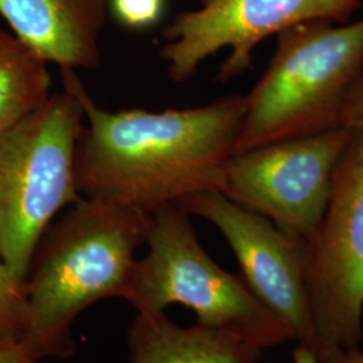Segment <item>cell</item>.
Masks as SVG:
<instances>
[{
  "label": "cell",
  "mask_w": 363,
  "mask_h": 363,
  "mask_svg": "<svg viewBox=\"0 0 363 363\" xmlns=\"http://www.w3.org/2000/svg\"><path fill=\"white\" fill-rule=\"evenodd\" d=\"M77 96L85 125L77 148L79 194L155 214L182 199L222 191L245 115V96L220 97L196 108L106 111L76 70L61 69Z\"/></svg>",
  "instance_id": "obj_1"
},
{
  "label": "cell",
  "mask_w": 363,
  "mask_h": 363,
  "mask_svg": "<svg viewBox=\"0 0 363 363\" xmlns=\"http://www.w3.org/2000/svg\"><path fill=\"white\" fill-rule=\"evenodd\" d=\"M151 216L82 196L43 233L27 273L28 312L21 346L38 359L69 358L72 327L93 304L125 298Z\"/></svg>",
  "instance_id": "obj_2"
},
{
  "label": "cell",
  "mask_w": 363,
  "mask_h": 363,
  "mask_svg": "<svg viewBox=\"0 0 363 363\" xmlns=\"http://www.w3.org/2000/svg\"><path fill=\"white\" fill-rule=\"evenodd\" d=\"M363 72V18L311 21L277 35L269 65L245 96L234 154L337 128Z\"/></svg>",
  "instance_id": "obj_3"
},
{
  "label": "cell",
  "mask_w": 363,
  "mask_h": 363,
  "mask_svg": "<svg viewBox=\"0 0 363 363\" xmlns=\"http://www.w3.org/2000/svg\"><path fill=\"white\" fill-rule=\"evenodd\" d=\"M145 245L125 298L138 313H163L172 304L194 312L196 325L268 349L294 340L250 292L241 274L223 269L199 242L190 216L177 206L151 214Z\"/></svg>",
  "instance_id": "obj_4"
},
{
  "label": "cell",
  "mask_w": 363,
  "mask_h": 363,
  "mask_svg": "<svg viewBox=\"0 0 363 363\" xmlns=\"http://www.w3.org/2000/svg\"><path fill=\"white\" fill-rule=\"evenodd\" d=\"M84 125L82 105L64 86L0 133V250L22 280L52 220L82 198L76 163Z\"/></svg>",
  "instance_id": "obj_5"
},
{
  "label": "cell",
  "mask_w": 363,
  "mask_h": 363,
  "mask_svg": "<svg viewBox=\"0 0 363 363\" xmlns=\"http://www.w3.org/2000/svg\"><path fill=\"white\" fill-rule=\"evenodd\" d=\"M304 276L318 358L359 349L363 335V140L337 164L323 217L304 241Z\"/></svg>",
  "instance_id": "obj_6"
},
{
  "label": "cell",
  "mask_w": 363,
  "mask_h": 363,
  "mask_svg": "<svg viewBox=\"0 0 363 363\" xmlns=\"http://www.w3.org/2000/svg\"><path fill=\"white\" fill-rule=\"evenodd\" d=\"M352 136L337 127L234 154L225 166L220 193L304 242L323 217Z\"/></svg>",
  "instance_id": "obj_7"
},
{
  "label": "cell",
  "mask_w": 363,
  "mask_h": 363,
  "mask_svg": "<svg viewBox=\"0 0 363 363\" xmlns=\"http://www.w3.org/2000/svg\"><path fill=\"white\" fill-rule=\"evenodd\" d=\"M196 10L182 11L162 31L160 57L169 77L182 84L217 52L229 49L220 65V82L252 69L253 52L262 40L288 27L311 21L347 23L362 0H199Z\"/></svg>",
  "instance_id": "obj_8"
},
{
  "label": "cell",
  "mask_w": 363,
  "mask_h": 363,
  "mask_svg": "<svg viewBox=\"0 0 363 363\" xmlns=\"http://www.w3.org/2000/svg\"><path fill=\"white\" fill-rule=\"evenodd\" d=\"M177 208L208 220L220 232L250 292L286 325L294 340L318 352L304 276V242L220 191L190 195Z\"/></svg>",
  "instance_id": "obj_9"
},
{
  "label": "cell",
  "mask_w": 363,
  "mask_h": 363,
  "mask_svg": "<svg viewBox=\"0 0 363 363\" xmlns=\"http://www.w3.org/2000/svg\"><path fill=\"white\" fill-rule=\"evenodd\" d=\"M108 0H0L13 35L60 69L100 66Z\"/></svg>",
  "instance_id": "obj_10"
},
{
  "label": "cell",
  "mask_w": 363,
  "mask_h": 363,
  "mask_svg": "<svg viewBox=\"0 0 363 363\" xmlns=\"http://www.w3.org/2000/svg\"><path fill=\"white\" fill-rule=\"evenodd\" d=\"M127 342L130 363H259L264 351L196 323L182 327L166 312L138 313Z\"/></svg>",
  "instance_id": "obj_11"
},
{
  "label": "cell",
  "mask_w": 363,
  "mask_h": 363,
  "mask_svg": "<svg viewBox=\"0 0 363 363\" xmlns=\"http://www.w3.org/2000/svg\"><path fill=\"white\" fill-rule=\"evenodd\" d=\"M49 62L23 40L0 30V133L52 96Z\"/></svg>",
  "instance_id": "obj_12"
},
{
  "label": "cell",
  "mask_w": 363,
  "mask_h": 363,
  "mask_svg": "<svg viewBox=\"0 0 363 363\" xmlns=\"http://www.w3.org/2000/svg\"><path fill=\"white\" fill-rule=\"evenodd\" d=\"M26 284L10 269L0 250V346L19 345L27 323Z\"/></svg>",
  "instance_id": "obj_13"
},
{
  "label": "cell",
  "mask_w": 363,
  "mask_h": 363,
  "mask_svg": "<svg viewBox=\"0 0 363 363\" xmlns=\"http://www.w3.org/2000/svg\"><path fill=\"white\" fill-rule=\"evenodd\" d=\"M108 6L121 26L145 30L160 22L166 0H108Z\"/></svg>",
  "instance_id": "obj_14"
},
{
  "label": "cell",
  "mask_w": 363,
  "mask_h": 363,
  "mask_svg": "<svg viewBox=\"0 0 363 363\" xmlns=\"http://www.w3.org/2000/svg\"><path fill=\"white\" fill-rule=\"evenodd\" d=\"M337 127L351 130L363 140V72L342 108Z\"/></svg>",
  "instance_id": "obj_15"
},
{
  "label": "cell",
  "mask_w": 363,
  "mask_h": 363,
  "mask_svg": "<svg viewBox=\"0 0 363 363\" xmlns=\"http://www.w3.org/2000/svg\"><path fill=\"white\" fill-rule=\"evenodd\" d=\"M0 363H42L28 354L21 345L0 346Z\"/></svg>",
  "instance_id": "obj_16"
},
{
  "label": "cell",
  "mask_w": 363,
  "mask_h": 363,
  "mask_svg": "<svg viewBox=\"0 0 363 363\" xmlns=\"http://www.w3.org/2000/svg\"><path fill=\"white\" fill-rule=\"evenodd\" d=\"M320 363H363V351L361 349L355 350H337L319 358Z\"/></svg>",
  "instance_id": "obj_17"
},
{
  "label": "cell",
  "mask_w": 363,
  "mask_h": 363,
  "mask_svg": "<svg viewBox=\"0 0 363 363\" xmlns=\"http://www.w3.org/2000/svg\"><path fill=\"white\" fill-rule=\"evenodd\" d=\"M292 363H320V361L315 351L298 345L292 354Z\"/></svg>",
  "instance_id": "obj_18"
}]
</instances>
